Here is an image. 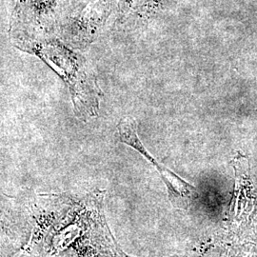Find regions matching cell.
I'll use <instances>...</instances> for the list:
<instances>
[{"label": "cell", "instance_id": "cell-1", "mask_svg": "<svg viewBox=\"0 0 257 257\" xmlns=\"http://www.w3.org/2000/svg\"><path fill=\"white\" fill-rule=\"evenodd\" d=\"M18 48L40 57L69 87L74 111L80 119L97 115L102 92L82 56L56 39H20Z\"/></svg>", "mask_w": 257, "mask_h": 257}, {"label": "cell", "instance_id": "cell-2", "mask_svg": "<svg viewBox=\"0 0 257 257\" xmlns=\"http://www.w3.org/2000/svg\"><path fill=\"white\" fill-rule=\"evenodd\" d=\"M117 136L122 143L135 149L158 171L167 187L173 205L177 208L187 209L195 194V188L175 175L170 169L159 163L150 154L138 138V123L136 119L132 117H124L120 120L117 125Z\"/></svg>", "mask_w": 257, "mask_h": 257}]
</instances>
